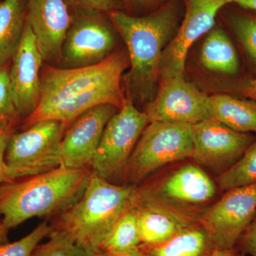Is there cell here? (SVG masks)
<instances>
[{
	"instance_id": "1",
	"label": "cell",
	"mask_w": 256,
	"mask_h": 256,
	"mask_svg": "<svg viewBox=\"0 0 256 256\" xmlns=\"http://www.w3.org/2000/svg\"><path fill=\"white\" fill-rule=\"evenodd\" d=\"M124 52L112 54L100 63L82 68L47 66L42 74V92L36 110L24 120V129L44 120L60 121L67 128L96 106L110 104L120 109L126 99L120 80L129 65Z\"/></svg>"
},
{
	"instance_id": "2",
	"label": "cell",
	"mask_w": 256,
	"mask_h": 256,
	"mask_svg": "<svg viewBox=\"0 0 256 256\" xmlns=\"http://www.w3.org/2000/svg\"><path fill=\"white\" fill-rule=\"evenodd\" d=\"M90 169L60 166L0 185V216L8 230L34 217L56 216L82 196Z\"/></svg>"
},
{
	"instance_id": "3",
	"label": "cell",
	"mask_w": 256,
	"mask_h": 256,
	"mask_svg": "<svg viewBox=\"0 0 256 256\" xmlns=\"http://www.w3.org/2000/svg\"><path fill=\"white\" fill-rule=\"evenodd\" d=\"M136 186H120L92 175L80 198L50 223L84 249L98 250L114 224L136 206Z\"/></svg>"
},
{
	"instance_id": "4",
	"label": "cell",
	"mask_w": 256,
	"mask_h": 256,
	"mask_svg": "<svg viewBox=\"0 0 256 256\" xmlns=\"http://www.w3.org/2000/svg\"><path fill=\"white\" fill-rule=\"evenodd\" d=\"M109 15L127 47L131 65L130 86L146 94L159 78L163 48L174 28L175 6L170 3L143 18L120 11L110 12Z\"/></svg>"
},
{
	"instance_id": "5",
	"label": "cell",
	"mask_w": 256,
	"mask_h": 256,
	"mask_svg": "<svg viewBox=\"0 0 256 256\" xmlns=\"http://www.w3.org/2000/svg\"><path fill=\"white\" fill-rule=\"evenodd\" d=\"M136 192V206L166 212L190 225L198 223L200 210L214 198L216 186L200 166L188 163L160 180H144Z\"/></svg>"
},
{
	"instance_id": "6",
	"label": "cell",
	"mask_w": 256,
	"mask_h": 256,
	"mask_svg": "<svg viewBox=\"0 0 256 256\" xmlns=\"http://www.w3.org/2000/svg\"><path fill=\"white\" fill-rule=\"evenodd\" d=\"M192 150L190 124L149 122L128 160L122 180L136 186L160 168L192 158Z\"/></svg>"
},
{
	"instance_id": "7",
	"label": "cell",
	"mask_w": 256,
	"mask_h": 256,
	"mask_svg": "<svg viewBox=\"0 0 256 256\" xmlns=\"http://www.w3.org/2000/svg\"><path fill=\"white\" fill-rule=\"evenodd\" d=\"M67 128L60 121L44 120L14 132L4 161L10 181L46 172L62 165L60 144Z\"/></svg>"
},
{
	"instance_id": "8",
	"label": "cell",
	"mask_w": 256,
	"mask_h": 256,
	"mask_svg": "<svg viewBox=\"0 0 256 256\" xmlns=\"http://www.w3.org/2000/svg\"><path fill=\"white\" fill-rule=\"evenodd\" d=\"M148 124L146 112L126 99L104 130L90 166L92 174L110 182L124 180L128 160Z\"/></svg>"
},
{
	"instance_id": "9",
	"label": "cell",
	"mask_w": 256,
	"mask_h": 256,
	"mask_svg": "<svg viewBox=\"0 0 256 256\" xmlns=\"http://www.w3.org/2000/svg\"><path fill=\"white\" fill-rule=\"evenodd\" d=\"M256 215V184L232 188L208 207L200 224L208 232L216 249L236 247L239 239Z\"/></svg>"
},
{
	"instance_id": "10",
	"label": "cell",
	"mask_w": 256,
	"mask_h": 256,
	"mask_svg": "<svg viewBox=\"0 0 256 256\" xmlns=\"http://www.w3.org/2000/svg\"><path fill=\"white\" fill-rule=\"evenodd\" d=\"M62 46L60 62L66 68H82L100 63L112 54L116 38L98 11L79 9Z\"/></svg>"
},
{
	"instance_id": "11",
	"label": "cell",
	"mask_w": 256,
	"mask_h": 256,
	"mask_svg": "<svg viewBox=\"0 0 256 256\" xmlns=\"http://www.w3.org/2000/svg\"><path fill=\"white\" fill-rule=\"evenodd\" d=\"M144 112L149 122L193 126L214 118L210 96L184 78L162 79L156 97L146 106Z\"/></svg>"
},
{
	"instance_id": "12",
	"label": "cell",
	"mask_w": 256,
	"mask_h": 256,
	"mask_svg": "<svg viewBox=\"0 0 256 256\" xmlns=\"http://www.w3.org/2000/svg\"><path fill=\"white\" fill-rule=\"evenodd\" d=\"M233 0H186V12L178 34L162 55V79L184 78L185 62L192 45L212 30L218 11Z\"/></svg>"
},
{
	"instance_id": "13",
	"label": "cell",
	"mask_w": 256,
	"mask_h": 256,
	"mask_svg": "<svg viewBox=\"0 0 256 256\" xmlns=\"http://www.w3.org/2000/svg\"><path fill=\"white\" fill-rule=\"evenodd\" d=\"M192 158L198 165L222 173L233 166L252 144L246 133L234 130L214 118L192 126Z\"/></svg>"
},
{
	"instance_id": "14",
	"label": "cell",
	"mask_w": 256,
	"mask_h": 256,
	"mask_svg": "<svg viewBox=\"0 0 256 256\" xmlns=\"http://www.w3.org/2000/svg\"><path fill=\"white\" fill-rule=\"evenodd\" d=\"M43 60L36 37L26 21L21 43L12 58L9 70L10 92L20 118L30 117L40 102Z\"/></svg>"
},
{
	"instance_id": "15",
	"label": "cell",
	"mask_w": 256,
	"mask_h": 256,
	"mask_svg": "<svg viewBox=\"0 0 256 256\" xmlns=\"http://www.w3.org/2000/svg\"><path fill=\"white\" fill-rule=\"evenodd\" d=\"M118 110L116 106L104 104L79 116L64 133L60 144L62 166L90 170L104 130Z\"/></svg>"
},
{
	"instance_id": "16",
	"label": "cell",
	"mask_w": 256,
	"mask_h": 256,
	"mask_svg": "<svg viewBox=\"0 0 256 256\" xmlns=\"http://www.w3.org/2000/svg\"><path fill=\"white\" fill-rule=\"evenodd\" d=\"M26 21L36 37L44 60L60 62L72 22L65 0H26Z\"/></svg>"
},
{
	"instance_id": "17",
	"label": "cell",
	"mask_w": 256,
	"mask_h": 256,
	"mask_svg": "<svg viewBox=\"0 0 256 256\" xmlns=\"http://www.w3.org/2000/svg\"><path fill=\"white\" fill-rule=\"evenodd\" d=\"M139 248L146 256H212L216 249L208 232L200 222L183 227L162 245Z\"/></svg>"
},
{
	"instance_id": "18",
	"label": "cell",
	"mask_w": 256,
	"mask_h": 256,
	"mask_svg": "<svg viewBox=\"0 0 256 256\" xmlns=\"http://www.w3.org/2000/svg\"><path fill=\"white\" fill-rule=\"evenodd\" d=\"M26 14V0L0 2V68L12 60L21 43Z\"/></svg>"
},
{
	"instance_id": "19",
	"label": "cell",
	"mask_w": 256,
	"mask_h": 256,
	"mask_svg": "<svg viewBox=\"0 0 256 256\" xmlns=\"http://www.w3.org/2000/svg\"><path fill=\"white\" fill-rule=\"evenodd\" d=\"M134 210L140 246H143L162 245L176 235L180 229L188 226L162 210L143 206H136Z\"/></svg>"
},
{
	"instance_id": "20",
	"label": "cell",
	"mask_w": 256,
	"mask_h": 256,
	"mask_svg": "<svg viewBox=\"0 0 256 256\" xmlns=\"http://www.w3.org/2000/svg\"><path fill=\"white\" fill-rule=\"evenodd\" d=\"M214 118L238 132H256V101L226 95L210 96Z\"/></svg>"
},
{
	"instance_id": "21",
	"label": "cell",
	"mask_w": 256,
	"mask_h": 256,
	"mask_svg": "<svg viewBox=\"0 0 256 256\" xmlns=\"http://www.w3.org/2000/svg\"><path fill=\"white\" fill-rule=\"evenodd\" d=\"M204 66L213 72L234 74L238 69V58L233 44L225 32L216 28L207 36L201 52Z\"/></svg>"
},
{
	"instance_id": "22",
	"label": "cell",
	"mask_w": 256,
	"mask_h": 256,
	"mask_svg": "<svg viewBox=\"0 0 256 256\" xmlns=\"http://www.w3.org/2000/svg\"><path fill=\"white\" fill-rule=\"evenodd\" d=\"M140 246L137 215L134 208L128 210L114 224L110 234L101 244L99 250L124 252Z\"/></svg>"
},
{
	"instance_id": "23",
	"label": "cell",
	"mask_w": 256,
	"mask_h": 256,
	"mask_svg": "<svg viewBox=\"0 0 256 256\" xmlns=\"http://www.w3.org/2000/svg\"><path fill=\"white\" fill-rule=\"evenodd\" d=\"M217 184L225 192L256 184V141L233 166L220 174Z\"/></svg>"
},
{
	"instance_id": "24",
	"label": "cell",
	"mask_w": 256,
	"mask_h": 256,
	"mask_svg": "<svg viewBox=\"0 0 256 256\" xmlns=\"http://www.w3.org/2000/svg\"><path fill=\"white\" fill-rule=\"evenodd\" d=\"M50 240L36 247L32 256H84L85 249L66 235L52 230Z\"/></svg>"
},
{
	"instance_id": "25",
	"label": "cell",
	"mask_w": 256,
	"mask_h": 256,
	"mask_svg": "<svg viewBox=\"0 0 256 256\" xmlns=\"http://www.w3.org/2000/svg\"><path fill=\"white\" fill-rule=\"evenodd\" d=\"M50 232V224L43 222L20 240L0 246V256H32L40 242L48 236Z\"/></svg>"
},
{
	"instance_id": "26",
	"label": "cell",
	"mask_w": 256,
	"mask_h": 256,
	"mask_svg": "<svg viewBox=\"0 0 256 256\" xmlns=\"http://www.w3.org/2000/svg\"><path fill=\"white\" fill-rule=\"evenodd\" d=\"M233 24L242 46L256 64V18L240 15L234 18Z\"/></svg>"
},
{
	"instance_id": "27",
	"label": "cell",
	"mask_w": 256,
	"mask_h": 256,
	"mask_svg": "<svg viewBox=\"0 0 256 256\" xmlns=\"http://www.w3.org/2000/svg\"><path fill=\"white\" fill-rule=\"evenodd\" d=\"M20 119L10 92L9 70L0 68V124L11 120Z\"/></svg>"
},
{
	"instance_id": "28",
	"label": "cell",
	"mask_w": 256,
	"mask_h": 256,
	"mask_svg": "<svg viewBox=\"0 0 256 256\" xmlns=\"http://www.w3.org/2000/svg\"><path fill=\"white\" fill-rule=\"evenodd\" d=\"M18 120H11L0 124V185L11 182L6 174L4 161L5 151L10 138L15 132Z\"/></svg>"
},
{
	"instance_id": "29",
	"label": "cell",
	"mask_w": 256,
	"mask_h": 256,
	"mask_svg": "<svg viewBox=\"0 0 256 256\" xmlns=\"http://www.w3.org/2000/svg\"><path fill=\"white\" fill-rule=\"evenodd\" d=\"M66 4L78 9H87L96 11L112 12L119 8L120 0H65Z\"/></svg>"
},
{
	"instance_id": "30",
	"label": "cell",
	"mask_w": 256,
	"mask_h": 256,
	"mask_svg": "<svg viewBox=\"0 0 256 256\" xmlns=\"http://www.w3.org/2000/svg\"><path fill=\"white\" fill-rule=\"evenodd\" d=\"M236 249L238 252L256 256V215L252 224L239 239Z\"/></svg>"
},
{
	"instance_id": "31",
	"label": "cell",
	"mask_w": 256,
	"mask_h": 256,
	"mask_svg": "<svg viewBox=\"0 0 256 256\" xmlns=\"http://www.w3.org/2000/svg\"><path fill=\"white\" fill-rule=\"evenodd\" d=\"M98 252L100 256H146L144 252L140 249V248L134 249V250H129V252H109L98 250Z\"/></svg>"
},
{
	"instance_id": "32",
	"label": "cell",
	"mask_w": 256,
	"mask_h": 256,
	"mask_svg": "<svg viewBox=\"0 0 256 256\" xmlns=\"http://www.w3.org/2000/svg\"><path fill=\"white\" fill-rule=\"evenodd\" d=\"M8 230H9L3 224L2 220H0V246L4 245L9 242L8 236Z\"/></svg>"
},
{
	"instance_id": "33",
	"label": "cell",
	"mask_w": 256,
	"mask_h": 256,
	"mask_svg": "<svg viewBox=\"0 0 256 256\" xmlns=\"http://www.w3.org/2000/svg\"><path fill=\"white\" fill-rule=\"evenodd\" d=\"M233 2L237 3L242 8L256 11V0H233Z\"/></svg>"
},
{
	"instance_id": "34",
	"label": "cell",
	"mask_w": 256,
	"mask_h": 256,
	"mask_svg": "<svg viewBox=\"0 0 256 256\" xmlns=\"http://www.w3.org/2000/svg\"><path fill=\"white\" fill-rule=\"evenodd\" d=\"M238 250L236 249H228V250H222L216 249L212 256H236Z\"/></svg>"
},
{
	"instance_id": "35",
	"label": "cell",
	"mask_w": 256,
	"mask_h": 256,
	"mask_svg": "<svg viewBox=\"0 0 256 256\" xmlns=\"http://www.w3.org/2000/svg\"><path fill=\"white\" fill-rule=\"evenodd\" d=\"M246 92L249 96L256 99V78L252 80L247 87Z\"/></svg>"
},
{
	"instance_id": "36",
	"label": "cell",
	"mask_w": 256,
	"mask_h": 256,
	"mask_svg": "<svg viewBox=\"0 0 256 256\" xmlns=\"http://www.w3.org/2000/svg\"><path fill=\"white\" fill-rule=\"evenodd\" d=\"M84 256H100L99 255L98 250H94L90 249H85Z\"/></svg>"
},
{
	"instance_id": "37",
	"label": "cell",
	"mask_w": 256,
	"mask_h": 256,
	"mask_svg": "<svg viewBox=\"0 0 256 256\" xmlns=\"http://www.w3.org/2000/svg\"><path fill=\"white\" fill-rule=\"evenodd\" d=\"M134 1H136V2L144 3L148 2L150 1V0H134Z\"/></svg>"
},
{
	"instance_id": "38",
	"label": "cell",
	"mask_w": 256,
	"mask_h": 256,
	"mask_svg": "<svg viewBox=\"0 0 256 256\" xmlns=\"http://www.w3.org/2000/svg\"><path fill=\"white\" fill-rule=\"evenodd\" d=\"M236 256H246V255H245V254H242V252H238V254H237Z\"/></svg>"
}]
</instances>
